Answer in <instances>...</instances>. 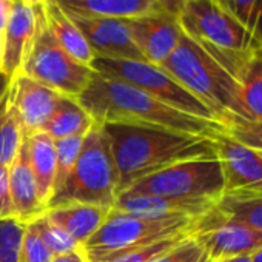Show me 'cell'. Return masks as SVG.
I'll return each mask as SVG.
<instances>
[{
    "instance_id": "1",
    "label": "cell",
    "mask_w": 262,
    "mask_h": 262,
    "mask_svg": "<svg viewBox=\"0 0 262 262\" xmlns=\"http://www.w3.org/2000/svg\"><path fill=\"white\" fill-rule=\"evenodd\" d=\"M77 102L97 125L117 123L161 128L210 138L222 131V125L217 122L182 113L133 85L96 71Z\"/></svg>"
},
{
    "instance_id": "2",
    "label": "cell",
    "mask_w": 262,
    "mask_h": 262,
    "mask_svg": "<svg viewBox=\"0 0 262 262\" xmlns=\"http://www.w3.org/2000/svg\"><path fill=\"white\" fill-rule=\"evenodd\" d=\"M102 126L110 139L117 170V196L136 181L167 167L201 158H214V136L117 123Z\"/></svg>"
},
{
    "instance_id": "3",
    "label": "cell",
    "mask_w": 262,
    "mask_h": 262,
    "mask_svg": "<svg viewBox=\"0 0 262 262\" xmlns=\"http://www.w3.org/2000/svg\"><path fill=\"white\" fill-rule=\"evenodd\" d=\"M161 67L208 106L221 125L228 117L245 119L233 74L185 33L176 50Z\"/></svg>"
},
{
    "instance_id": "4",
    "label": "cell",
    "mask_w": 262,
    "mask_h": 262,
    "mask_svg": "<svg viewBox=\"0 0 262 262\" xmlns=\"http://www.w3.org/2000/svg\"><path fill=\"white\" fill-rule=\"evenodd\" d=\"M202 217H142L111 210L82 248L88 262H110L123 253L168 237L194 236Z\"/></svg>"
},
{
    "instance_id": "5",
    "label": "cell",
    "mask_w": 262,
    "mask_h": 262,
    "mask_svg": "<svg viewBox=\"0 0 262 262\" xmlns=\"http://www.w3.org/2000/svg\"><path fill=\"white\" fill-rule=\"evenodd\" d=\"M117 184L119 178L110 139L103 126L94 123L83 138L74 168L60 190L50 199L47 210L68 204H90L113 210Z\"/></svg>"
},
{
    "instance_id": "6",
    "label": "cell",
    "mask_w": 262,
    "mask_h": 262,
    "mask_svg": "<svg viewBox=\"0 0 262 262\" xmlns=\"http://www.w3.org/2000/svg\"><path fill=\"white\" fill-rule=\"evenodd\" d=\"M120 194H150L185 201L217 202L224 194L221 165L214 158L179 162L131 184Z\"/></svg>"
},
{
    "instance_id": "7",
    "label": "cell",
    "mask_w": 262,
    "mask_h": 262,
    "mask_svg": "<svg viewBox=\"0 0 262 262\" xmlns=\"http://www.w3.org/2000/svg\"><path fill=\"white\" fill-rule=\"evenodd\" d=\"M91 68L97 74L114 77L133 85L171 108L219 123L211 110L198 97H194L187 88H184L162 67L148 63L145 60H116L96 57L91 63Z\"/></svg>"
},
{
    "instance_id": "8",
    "label": "cell",
    "mask_w": 262,
    "mask_h": 262,
    "mask_svg": "<svg viewBox=\"0 0 262 262\" xmlns=\"http://www.w3.org/2000/svg\"><path fill=\"white\" fill-rule=\"evenodd\" d=\"M37 34L20 73L47 85L62 96L77 99L88 86L94 70L74 60L56 42L47 27L43 7H37Z\"/></svg>"
},
{
    "instance_id": "9",
    "label": "cell",
    "mask_w": 262,
    "mask_h": 262,
    "mask_svg": "<svg viewBox=\"0 0 262 262\" xmlns=\"http://www.w3.org/2000/svg\"><path fill=\"white\" fill-rule=\"evenodd\" d=\"M178 22L187 36L207 50L244 53L260 45L216 0H187Z\"/></svg>"
},
{
    "instance_id": "10",
    "label": "cell",
    "mask_w": 262,
    "mask_h": 262,
    "mask_svg": "<svg viewBox=\"0 0 262 262\" xmlns=\"http://www.w3.org/2000/svg\"><path fill=\"white\" fill-rule=\"evenodd\" d=\"M214 156L224 178V194H262V155L228 138H213Z\"/></svg>"
},
{
    "instance_id": "11",
    "label": "cell",
    "mask_w": 262,
    "mask_h": 262,
    "mask_svg": "<svg viewBox=\"0 0 262 262\" xmlns=\"http://www.w3.org/2000/svg\"><path fill=\"white\" fill-rule=\"evenodd\" d=\"M194 237L213 259L253 254L262 248V230L224 219L216 210L205 214Z\"/></svg>"
},
{
    "instance_id": "12",
    "label": "cell",
    "mask_w": 262,
    "mask_h": 262,
    "mask_svg": "<svg viewBox=\"0 0 262 262\" xmlns=\"http://www.w3.org/2000/svg\"><path fill=\"white\" fill-rule=\"evenodd\" d=\"M60 97V93L24 73H17L10 79L8 99L20 122L24 136L42 131L43 125L54 113Z\"/></svg>"
},
{
    "instance_id": "13",
    "label": "cell",
    "mask_w": 262,
    "mask_h": 262,
    "mask_svg": "<svg viewBox=\"0 0 262 262\" xmlns=\"http://www.w3.org/2000/svg\"><path fill=\"white\" fill-rule=\"evenodd\" d=\"M68 16L79 27L96 57L116 60H144L131 39L128 20L86 17L73 13H68Z\"/></svg>"
},
{
    "instance_id": "14",
    "label": "cell",
    "mask_w": 262,
    "mask_h": 262,
    "mask_svg": "<svg viewBox=\"0 0 262 262\" xmlns=\"http://www.w3.org/2000/svg\"><path fill=\"white\" fill-rule=\"evenodd\" d=\"M131 39L145 62L161 67L176 50L184 34L178 19L151 13L128 20Z\"/></svg>"
},
{
    "instance_id": "15",
    "label": "cell",
    "mask_w": 262,
    "mask_h": 262,
    "mask_svg": "<svg viewBox=\"0 0 262 262\" xmlns=\"http://www.w3.org/2000/svg\"><path fill=\"white\" fill-rule=\"evenodd\" d=\"M39 10L17 0L4 31V74L11 79L22 71L37 34Z\"/></svg>"
},
{
    "instance_id": "16",
    "label": "cell",
    "mask_w": 262,
    "mask_h": 262,
    "mask_svg": "<svg viewBox=\"0 0 262 262\" xmlns=\"http://www.w3.org/2000/svg\"><path fill=\"white\" fill-rule=\"evenodd\" d=\"M216 202L185 201L150 194H119L113 210L142 217H201L213 211Z\"/></svg>"
},
{
    "instance_id": "17",
    "label": "cell",
    "mask_w": 262,
    "mask_h": 262,
    "mask_svg": "<svg viewBox=\"0 0 262 262\" xmlns=\"http://www.w3.org/2000/svg\"><path fill=\"white\" fill-rule=\"evenodd\" d=\"M10 168V191L14 210V217L24 224L33 222L39 216L47 213L45 205L40 202L36 179L30 165L27 138L22 135V144L19 153Z\"/></svg>"
},
{
    "instance_id": "18",
    "label": "cell",
    "mask_w": 262,
    "mask_h": 262,
    "mask_svg": "<svg viewBox=\"0 0 262 262\" xmlns=\"http://www.w3.org/2000/svg\"><path fill=\"white\" fill-rule=\"evenodd\" d=\"M231 74L237 82L245 119L262 122V45L237 54Z\"/></svg>"
},
{
    "instance_id": "19",
    "label": "cell",
    "mask_w": 262,
    "mask_h": 262,
    "mask_svg": "<svg viewBox=\"0 0 262 262\" xmlns=\"http://www.w3.org/2000/svg\"><path fill=\"white\" fill-rule=\"evenodd\" d=\"M68 13L86 17L131 20L161 13L158 0H56Z\"/></svg>"
},
{
    "instance_id": "20",
    "label": "cell",
    "mask_w": 262,
    "mask_h": 262,
    "mask_svg": "<svg viewBox=\"0 0 262 262\" xmlns=\"http://www.w3.org/2000/svg\"><path fill=\"white\" fill-rule=\"evenodd\" d=\"M110 208L90 204H68L47 210V217L71 236L79 245H83L105 222Z\"/></svg>"
},
{
    "instance_id": "21",
    "label": "cell",
    "mask_w": 262,
    "mask_h": 262,
    "mask_svg": "<svg viewBox=\"0 0 262 262\" xmlns=\"http://www.w3.org/2000/svg\"><path fill=\"white\" fill-rule=\"evenodd\" d=\"M43 16L47 20V27L56 42L79 63L91 67L96 59L93 50L90 48L86 39L83 37L79 27L68 16V13L56 2L50 0L43 5Z\"/></svg>"
},
{
    "instance_id": "22",
    "label": "cell",
    "mask_w": 262,
    "mask_h": 262,
    "mask_svg": "<svg viewBox=\"0 0 262 262\" xmlns=\"http://www.w3.org/2000/svg\"><path fill=\"white\" fill-rule=\"evenodd\" d=\"M27 138L30 165L36 179L37 193L40 202L48 207L50 199L54 191V178H56V144L43 131H37Z\"/></svg>"
},
{
    "instance_id": "23",
    "label": "cell",
    "mask_w": 262,
    "mask_h": 262,
    "mask_svg": "<svg viewBox=\"0 0 262 262\" xmlns=\"http://www.w3.org/2000/svg\"><path fill=\"white\" fill-rule=\"evenodd\" d=\"M93 125L94 122L91 116L77 102V99L62 96L42 131L54 141H59L74 136H85Z\"/></svg>"
},
{
    "instance_id": "24",
    "label": "cell",
    "mask_w": 262,
    "mask_h": 262,
    "mask_svg": "<svg viewBox=\"0 0 262 262\" xmlns=\"http://www.w3.org/2000/svg\"><path fill=\"white\" fill-rule=\"evenodd\" d=\"M214 210L224 219L262 230V194H222Z\"/></svg>"
},
{
    "instance_id": "25",
    "label": "cell",
    "mask_w": 262,
    "mask_h": 262,
    "mask_svg": "<svg viewBox=\"0 0 262 262\" xmlns=\"http://www.w3.org/2000/svg\"><path fill=\"white\" fill-rule=\"evenodd\" d=\"M22 144L20 122L13 111L8 99V90L0 99V165L10 167L16 159Z\"/></svg>"
},
{
    "instance_id": "26",
    "label": "cell",
    "mask_w": 262,
    "mask_h": 262,
    "mask_svg": "<svg viewBox=\"0 0 262 262\" xmlns=\"http://www.w3.org/2000/svg\"><path fill=\"white\" fill-rule=\"evenodd\" d=\"M85 136H74L68 139L54 141L56 144V178H54V191H59L60 187L68 179L71 170L76 165V161L80 155V148Z\"/></svg>"
},
{
    "instance_id": "27",
    "label": "cell",
    "mask_w": 262,
    "mask_h": 262,
    "mask_svg": "<svg viewBox=\"0 0 262 262\" xmlns=\"http://www.w3.org/2000/svg\"><path fill=\"white\" fill-rule=\"evenodd\" d=\"M222 133L262 155V122L228 117L222 123Z\"/></svg>"
},
{
    "instance_id": "28",
    "label": "cell",
    "mask_w": 262,
    "mask_h": 262,
    "mask_svg": "<svg viewBox=\"0 0 262 262\" xmlns=\"http://www.w3.org/2000/svg\"><path fill=\"white\" fill-rule=\"evenodd\" d=\"M25 224L17 217H0V262H19Z\"/></svg>"
},
{
    "instance_id": "29",
    "label": "cell",
    "mask_w": 262,
    "mask_h": 262,
    "mask_svg": "<svg viewBox=\"0 0 262 262\" xmlns=\"http://www.w3.org/2000/svg\"><path fill=\"white\" fill-rule=\"evenodd\" d=\"M28 224H33V227L39 233L40 239L45 242V245L50 248V251L54 256L63 254V253H68V251H73V250L82 247L71 236H68L60 227H57L54 222H51L47 217V214H42V216H39L37 219H34L33 222H28Z\"/></svg>"
},
{
    "instance_id": "30",
    "label": "cell",
    "mask_w": 262,
    "mask_h": 262,
    "mask_svg": "<svg viewBox=\"0 0 262 262\" xmlns=\"http://www.w3.org/2000/svg\"><path fill=\"white\" fill-rule=\"evenodd\" d=\"M54 254L40 239L33 224H25V233H24V239L20 245L19 262H50Z\"/></svg>"
},
{
    "instance_id": "31",
    "label": "cell",
    "mask_w": 262,
    "mask_h": 262,
    "mask_svg": "<svg viewBox=\"0 0 262 262\" xmlns=\"http://www.w3.org/2000/svg\"><path fill=\"white\" fill-rule=\"evenodd\" d=\"M187 237H190V236L168 237V239H164V241H159V242H155V244H150V245H145V247H141V248H136V250H131L128 253H123V254H120L119 257H116V259H113L110 262H151L158 256H161L165 251L171 250L174 245H178L181 241H184Z\"/></svg>"
},
{
    "instance_id": "32",
    "label": "cell",
    "mask_w": 262,
    "mask_h": 262,
    "mask_svg": "<svg viewBox=\"0 0 262 262\" xmlns=\"http://www.w3.org/2000/svg\"><path fill=\"white\" fill-rule=\"evenodd\" d=\"M204 254V247L194 236H190L151 262H198Z\"/></svg>"
},
{
    "instance_id": "33",
    "label": "cell",
    "mask_w": 262,
    "mask_h": 262,
    "mask_svg": "<svg viewBox=\"0 0 262 262\" xmlns=\"http://www.w3.org/2000/svg\"><path fill=\"white\" fill-rule=\"evenodd\" d=\"M216 2L228 11L236 20H239L244 27H250L251 14L254 10L256 0H216ZM250 30V28H248Z\"/></svg>"
},
{
    "instance_id": "34",
    "label": "cell",
    "mask_w": 262,
    "mask_h": 262,
    "mask_svg": "<svg viewBox=\"0 0 262 262\" xmlns=\"http://www.w3.org/2000/svg\"><path fill=\"white\" fill-rule=\"evenodd\" d=\"M0 217H14L10 191V168L7 165H0Z\"/></svg>"
},
{
    "instance_id": "35",
    "label": "cell",
    "mask_w": 262,
    "mask_h": 262,
    "mask_svg": "<svg viewBox=\"0 0 262 262\" xmlns=\"http://www.w3.org/2000/svg\"><path fill=\"white\" fill-rule=\"evenodd\" d=\"M248 28H250L253 37L257 40V43L262 45V0H256Z\"/></svg>"
},
{
    "instance_id": "36",
    "label": "cell",
    "mask_w": 262,
    "mask_h": 262,
    "mask_svg": "<svg viewBox=\"0 0 262 262\" xmlns=\"http://www.w3.org/2000/svg\"><path fill=\"white\" fill-rule=\"evenodd\" d=\"M17 0H0V34H4Z\"/></svg>"
},
{
    "instance_id": "37",
    "label": "cell",
    "mask_w": 262,
    "mask_h": 262,
    "mask_svg": "<svg viewBox=\"0 0 262 262\" xmlns=\"http://www.w3.org/2000/svg\"><path fill=\"white\" fill-rule=\"evenodd\" d=\"M50 262H88V257L83 251L82 247L73 250V251H68V253H63V254H57V256H53V259Z\"/></svg>"
},
{
    "instance_id": "38",
    "label": "cell",
    "mask_w": 262,
    "mask_h": 262,
    "mask_svg": "<svg viewBox=\"0 0 262 262\" xmlns=\"http://www.w3.org/2000/svg\"><path fill=\"white\" fill-rule=\"evenodd\" d=\"M213 262H253L251 254H241V256H228V257H221Z\"/></svg>"
},
{
    "instance_id": "39",
    "label": "cell",
    "mask_w": 262,
    "mask_h": 262,
    "mask_svg": "<svg viewBox=\"0 0 262 262\" xmlns=\"http://www.w3.org/2000/svg\"><path fill=\"white\" fill-rule=\"evenodd\" d=\"M8 85H10V79L5 74H0V99H2L4 94L7 93Z\"/></svg>"
},
{
    "instance_id": "40",
    "label": "cell",
    "mask_w": 262,
    "mask_h": 262,
    "mask_svg": "<svg viewBox=\"0 0 262 262\" xmlns=\"http://www.w3.org/2000/svg\"><path fill=\"white\" fill-rule=\"evenodd\" d=\"M20 2L25 4V5H28V7L36 8V7H43L47 2H50V0H20Z\"/></svg>"
},
{
    "instance_id": "41",
    "label": "cell",
    "mask_w": 262,
    "mask_h": 262,
    "mask_svg": "<svg viewBox=\"0 0 262 262\" xmlns=\"http://www.w3.org/2000/svg\"><path fill=\"white\" fill-rule=\"evenodd\" d=\"M251 260L253 262H262V248H259L257 251H254L251 254Z\"/></svg>"
},
{
    "instance_id": "42",
    "label": "cell",
    "mask_w": 262,
    "mask_h": 262,
    "mask_svg": "<svg viewBox=\"0 0 262 262\" xmlns=\"http://www.w3.org/2000/svg\"><path fill=\"white\" fill-rule=\"evenodd\" d=\"M0 63L4 67V34H0Z\"/></svg>"
},
{
    "instance_id": "43",
    "label": "cell",
    "mask_w": 262,
    "mask_h": 262,
    "mask_svg": "<svg viewBox=\"0 0 262 262\" xmlns=\"http://www.w3.org/2000/svg\"><path fill=\"white\" fill-rule=\"evenodd\" d=\"M198 262H213V259H211V257H210V256L205 253V254H204V256H202V257H201Z\"/></svg>"
},
{
    "instance_id": "44",
    "label": "cell",
    "mask_w": 262,
    "mask_h": 262,
    "mask_svg": "<svg viewBox=\"0 0 262 262\" xmlns=\"http://www.w3.org/2000/svg\"><path fill=\"white\" fill-rule=\"evenodd\" d=\"M0 74H4V67H2V63H0Z\"/></svg>"
}]
</instances>
